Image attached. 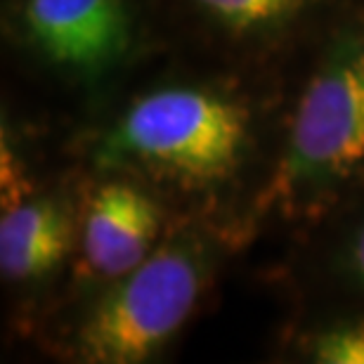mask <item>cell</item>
Returning <instances> with one entry per match:
<instances>
[{"label": "cell", "instance_id": "cell-1", "mask_svg": "<svg viewBox=\"0 0 364 364\" xmlns=\"http://www.w3.org/2000/svg\"><path fill=\"white\" fill-rule=\"evenodd\" d=\"M249 114L225 95L164 88L144 95L97 147L102 166L135 164L192 187L228 180L242 164Z\"/></svg>", "mask_w": 364, "mask_h": 364}, {"label": "cell", "instance_id": "cell-2", "mask_svg": "<svg viewBox=\"0 0 364 364\" xmlns=\"http://www.w3.org/2000/svg\"><path fill=\"white\" fill-rule=\"evenodd\" d=\"M364 178V36H346L298 100L267 201L294 210Z\"/></svg>", "mask_w": 364, "mask_h": 364}, {"label": "cell", "instance_id": "cell-3", "mask_svg": "<svg viewBox=\"0 0 364 364\" xmlns=\"http://www.w3.org/2000/svg\"><path fill=\"white\" fill-rule=\"evenodd\" d=\"M208 277V256L196 237L156 246L135 270L92 305L76 346L90 364H137L180 331L194 312Z\"/></svg>", "mask_w": 364, "mask_h": 364}, {"label": "cell", "instance_id": "cell-4", "mask_svg": "<svg viewBox=\"0 0 364 364\" xmlns=\"http://www.w3.org/2000/svg\"><path fill=\"white\" fill-rule=\"evenodd\" d=\"M21 19L46 60L83 76L112 69L130 48L123 0H26Z\"/></svg>", "mask_w": 364, "mask_h": 364}, {"label": "cell", "instance_id": "cell-5", "mask_svg": "<svg viewBox=\"0 0 364 364\" xmlns=\"http://www.w3.org/2000/svg\"><path fill=\"white\" fill-rule=\"evenodd\" d=\"M161 210L128 182L97 187L85 206L83 253L90 270L107 279L135 270L156 249Z\"/></svg>", "mask_w": 364, "mask_h": 364}, {"label": "cell", "instance_id": "cell-6", "mask_svg": "<svg viewBox=\"0 0 364 364\" xmlns=\"http://www.w3.org/2000/svg\"><path fill=\"white\" fill-rule=\"evenodd\" d=\"M71 244V218L60 201L24 199L0 218V270L5 279L28 282L62 263Z\"/></svg>", "mask_w": 364, "mask_h": 364}, {"label": "cell", "instance_id": "cell-7", "mask_svg": "<svg viewBox=\"0 0 364 364\" xmlns=\"http://www.w3.org/2000/svg\"><path fill=\"white\" fill-rule=\"evenodd\" d=\"M194 3L230 31L246 33L279 24L303 5V0H194Z\"/></svg>", "mask_w": 364, "mask_h": 364}, {"label": "cell", "instance_id": "cell-8", "mask_svg": "<svg viewBox=\"0 0 364 364\" xmlns=\"http://www.w3.org/2000/svg\"><path fill=\"white\" fill-rule=\"evenodd\" d=\"M312 358L322 364H364V324L324 331L312 346Z\"/></svg>", "mask_w": 364, "mask_h": 364}, {"label": "cell", "instance_id": "cell-9", "mask_svg": "<svg viewBox=\"0 0 364 364\" xmlns=\"http://www.w3.org/2000/svg\"><path fill=\"white\" fill-rule=\"evenodd\" d=\"M343 265L348 274L353 277L355 284L364 289V218L355 228L353 237L348 239L346 251H343Z\"/></svg>", "mask_w": 364, "mask_h": 364}]
</instances>
